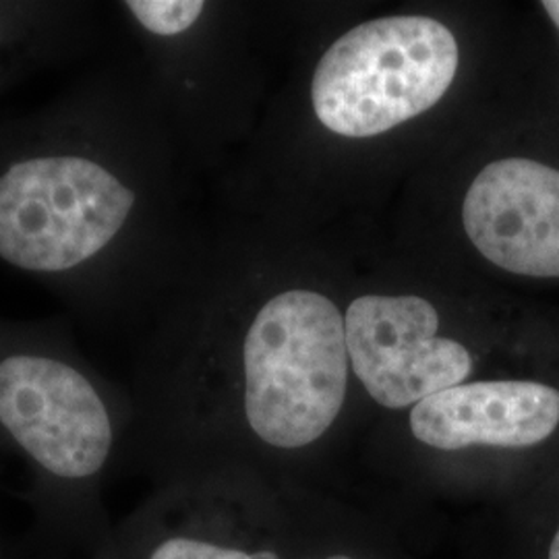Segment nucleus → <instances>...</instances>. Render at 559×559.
Listing matches in <instances>:
<instances>
[{
  "mask_svg": "<svg viewBox=\"0 0 559 559\" xmlns=\"http://www.w3.org/2000/svg\"><path fill=\"white\" fill-rule=\"evenodd\" d=\"M160 158L152 92L119 55L0 120V263L117 334L158 276Z\"/></svg>",
  "mask_w": 559,
  "mask_h": 559,
  "instance_id": "f257e3e1",
  "label": "nucleus"
},
{
  "mask_svg": "<svg viewBox=\"0 0 559 559\" xmlns=\"http://www.w3.org/2000/svg\"><path fill=\"white\" fill-rule=\"evenodd\" d=\"M133 417L131 394L83 357L62 318H0V456L20 466L48 539L81 559L112 526L104 489Z\"/></svg>",
  "mask_w": 559,
  "mask_h": 559,
  "instance_id": "f03ea898",
  "label": "nucleus"
},
{
  "mask_svg": "<svg viewBox=\"0 0 559 559\" xmlns=\"http://www.w3.org/2000/svg\"><path fill=\"white\" fill-rule=\"evenodd\" d=\"M459 44L440 21L402 15L360 23L330 46L311 98L323 127L376 138L433 108L459 71Z\"/></svg>",
  "mask_w": 559,
  "mask_h": 559,
  "instance_id": "7ed1b4c3",
  "label": "nucleus"
},
{
  "mask_svg": "<svg viewBox=\"0 0 559 559\" xmlns=\"http://www.w3.org/2000/svg\"><path fill=\"white\" fill-rule=\"evenodd\" d=\"M83 559H297V545L260 480L210 473L160 483Z\"/></svg>",
  "mask_w": 559,
  "mask_h": 559,
  "instance_id": "20e7f679",
  "label": "nucleus"
},
{
  "mask_svg": "<svg viewBox=\"0 0 559 559\" xmlns=\"http://www.w3.org/2000/svg\"><path fill=\"white\" fill-rule=\"evenodd\" d=\"M344 328L353 373L383 408H413L473 371L466 346L438 336V311L420 297H359Z\"/></svg>",
  "mask_w": 559,
  "mask_h": 559,
  "instance_id": "39448f33",
  "label": "nucleus"
},
{
  "mask_svg": "<svg viewBox=\"0 0 559 559\" xmlns=\"http://www.w3.org/2000/svg\"><path fill=\"white\" fill-rule=\"evenodd\" d=\"M464 230L503 270L559 276V170L526 158L487 164L466 191Z\"/></svg>",
  "mask_w": 559,
  "mask_h": 559,
  "instance_id": "423d86ee",
  "label": "nucleus"
},
{
  "mask_svg": "<svg viewBox=\"0 0 559 559\" xmlns=\"http://www.w3.org/2000/svg\"><path fill=\"white\" fill-rule=\"evenodd\" d=\"M558 425L559 392L539 381H464L411 408L413 438L438 452L531 448Z\"/></svg>",
  "mask_w": 559,
  "mask_h": 559,
  "instance_id": "0eeeda50",
  "label": "nucleus"
},
{
  "mask_svg": "<svg viewBox=\"0 0 559 559\" xmlns=\"http://www.w3.org/2000/svg\"><path fill=\"white\" fill-rule=\"evenodd\" d=\"M104 4L0 0V94L87 55L100 36Z\"/></svg>",
  "mask_w": 559,
  "mask_h": 559,
  "instance_id": "6e6552de",
  "label": "nucleus"
},
{
  "mask_svg": "<svg viewBox=\"0 0 559 559\" xmlns=\"http://www.w3.org/2000/svg\"><path fill=\"white\" fill-rule=\"evenodd\" d=\"M316 559H369L365 556H360L357 549H350V547H332V549H323L320 551V556H316Z\"/></svg>",
  "mask_w": 559,
  "mask_h": 559,
  "instance_id": "1a4fd4ad",
  "label": "nucleus"
},
{
  "mask_svg": "<svg viewBox=\"0 0 559 559\" xmlns=\"http://www.w3.org/2000/svg\"><path fill=\"white\" fill-rule=\"evenodd\" d=\"M543 9L547 11V15H549L559 27V0H547V2H543Z\"/></svg>",
  "mask_w": 559,
  "mask_h": 559,
  "instance_id": "9d476101",
  "label": "nucleus"
},
{
  "mask_svg": "<svg viewBox=\"0 0 559 559\" xmlns=\"http://www.w3.org/2000/svg\"><path fill=\"white\" fill-rule=\"evenodd\" d=\"M547 559H559V526L554 533V537L549 540V549H547Z\"/></svg>",
  "mask_w": 559,
  "mask_h": 559,
  "instance_id": "9b49d317",
  "label": "nucleus"
}]
</instances>
